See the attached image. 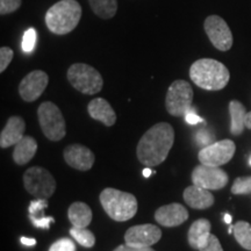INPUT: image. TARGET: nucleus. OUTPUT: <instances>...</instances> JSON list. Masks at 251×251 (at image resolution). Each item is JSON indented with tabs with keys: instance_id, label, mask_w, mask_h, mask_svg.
<instances>
[{
	"instance_id": "1",
	"label": "nucleus",
	"mask_w": 251,
	"mask_h": 251,
	"mask_svg": "<svg viewBox=\"0 0 251 251\" xmlns=\"http://www.w3.org/2000/svg\"><path fill=\"white\" fill-rule=\"evenodd\" d=\"M174 141L175 130L170 124H156L141 137L136 149L137 158L149 168L162 164L170 152Z\"/></svg>"
},
{
	"instance_id": "2",
	"label": "nucleus",
	"mask_w": 251,
	"mask_h": 251,
	"mask_svg": "<svg viewBox=\"0 0 251 251\" xmlns=\"http://www.w3.org/2000/svg\"><path fill=\"white\" fill-rule=\"evenodd\" d=\"M190 77L200 89L220 91L227 86L230 74L221 62L213 58H201L191 65Z\"/></svg>"
},
{
	"instance_id": "3",
	"label": "nucleus",
	"mask_w": 251,
	"mask_h": 251,
	"mask_svg": "<svg viewBox=\"0 0 251 251\" xmlns=\"http://www.w3.org/2000/svg\"><path fill=\"white\" fill-rule=\"evenodd\" d=\"M81 7L77 0H61L52 5L46 13V25L56 35H65L78 26Z\"/></svg>"
},
{
	"instance_id": "4",
	"label": "nucleus",
	"mask_w": 251,
	"mask_h": 251,
	"mask_svg": "<svg viewBox=\"0 0 251 251\" xmlns=\"http://www.w3.org/2000/svg\"><path fill=\"white\" fill-rule=\"evenodd\" d=\"M99 199L103 211L114 221H128L137 212V200L131 193L107 187L100 193Z\"/></svg>"
},
{
	"instance_id": "5",
	"label": "nucleus",
	"mask_w": 251,
	"mask_h": 251,
	"mask_svg": "<svg viewBox=\"0 0 251 251\" xmlns=\"http://www.w3.org/2000/svg\"><path fill=\"white\" fill-rule=\"evenodd\" d=\"M40 127L47 139L57 142L64 139L67 134V125L62 112L54 102L46 101L40 105L37 109Z\"/></svg>"
},
{
	"instance_id": "6",
	"label": "nucleus",
	"mask_w": 251,
	"mask_h": 251,
	"mask_svg": "<svg viewBox=\"0 0 251 251\" xmlns=\"http://www.w3.org/2000/svg\"><path fill=\"white\" fill-rule=\"evenodd\" d=\"M68 80L75 89L84 94L98 93L103 85L102 77L98 70L84 63H76L69 68Z\"/></svg>"
},
{
	"instance_id": "7",
	"label": "nucleus",
	"mask_w": 251,
	"mask_h": 251,
	"mask_svg": "<svg viewBox=\"0 0 251 251\" xmlns=\"http://www.w3.org/2000/svg\"><path fill=\"white\" fill-rule=\"evenodd\" d=\"M193 90L186 80H176L169 87L165 98L166 111L174 117H185L192 108Z\"/></svg>"
},
{
	"instance_id": "8",
	"label": "nucleus",
	"mask_w": 251,
	"mask_h": 251,
	"mask_svg": "<svg viewBox=\"0 0 251 251\" xmlns=\"http://www.w3.org/2000/svg\"><path fill=\"white\" fill-rule=\"evenodd\" d=\"M24 185L27 192L37 199H48L56 190V181L45 168L33 166L24 174Z\"/></svg>"
},
{
	"instance_id": "9",
	"label": "nucleus",
	"mask_w": 251,
	"mask_h": 251,
	"mask_svg": "<svg viewBox=\"0 0 251 251\" xmlns=\"http://www.w3.org/2000/svg\"><path fill=\"white\" fill-rule=\"evenodd\" d=\"M236 151V146L231 140L215 141L199 151L198 158L201 164L209 166H221L231 161Z\"/></svg>"
},
{
	"instance_id": "10",
	"label": "nucleus",
	"mask_w": 251,
	"mask_h": 251,
	"mask_svg": "<svg viewBox=\"0 0 251 251\" xmlns=\"http://www.w3.org/2000/svg\"><path fill=\"white\" fill-rule=\"evenodd\" d=\"M192 183L206 190H221L228 184L227 172L220 166H209L200 163L192 172Z\"/></svg>"
},
{
	"instance_id": "11",
	"label": "nucleus",
	"mask_w": 251,
	"mask_h": 251,
	"mask_svg": "<svg viewBox=\"0 0 251 251\" xmlns=\"http://www.w3.org/2000/svg\"><path fill=\"white\" fill-rule=\"evenodd\" d=\"M203 28L212 45L220 51H228L233 47V34L227 23L221 17H208L205 20Z\"/></svg>"
},
{
	"instance_id": "12",
	"label": "nucleus",
	"mask_w": 251,
	"mask_h": 251,
	"mask_svg": "<svg viewBox=\"0 0 251 251\" xmlns=\"http://www.w3.org/2000/svg\"><path fill=\"white\" fill-rule=\"evenodd\" d=\"M161 237L162 231L157 226L137 225L126 231L125 242L133 247H151L158 242Z\"/></svg>"
},
{
	"instance_id": "13",
	"label": "nucleus",
	"mask_w": 251,
	"mask_h": 251,
	"mask_svg": "<svg viewBox=\"0 0 251 251\" xmlns=\"http://www.w3.org/2000/svg\"><path fill=\"white\" fill-rule=\"evenodd\" d=\"M49 77L45 71L35 70L28 74L19 85V93L25 101H35L45 92Z\"/></svg>"
},
{
	"instance_id": "14",
	"label": "nucleus",
	"mask_w": 251,
	"mask_h": 251,
	"mask_svg": "<svg viewBox=\"0 0 251 251\" xmlns=\"http://www.w3.org/2000/svg\"><path fill=\"white\" fill-rule=\"evenodd\" d=\"M65 162L71 168L79 171H87L92 168L96 161L94 153L81 144H71L63 152Z\"/></svg>"
},
{
	"instance_id": "15",
	"label": "nucleus",
	"mask_w": 251,
	"mask_h": 251,
	"mask_svg": "<svg viewBox=\"0 0 251 251\" xmlns=\"http://www.w3.org/2000/svg\"><path fill=\"white\" fill-rule=\"evenodd\" d=\"M155 219L164 227H177L188 219V212L180 203H170L159 207L155 212Z\"/></svg>"
},
{
	"instance_id": "16",
	"label": "nucleus",
	"mask_w": 251,
	"mask_h": 251,
	"mask_svg": "<svg viewBox=\"0 0 251 251\" xmlns=\"http://www.w3.org/2000/svg\"><path fill=\"white\" fill-rule=\"evenodd\" d=\"M26 124L20 117H11L0 134V147L2 149L15 146L25 136Z\"/></svg>"
},
{
	"instance_id": "17",
	"label": "nucleus",
	"mask_w": 251,
	"mask_h": 251,
	"mask_svg": "<svg viewBox=\"0 0 251 251\" xmlns=\"http://www.w3.org/2000/svg\"><path fill=\"white\" fill-rule=\"evenodd\" d=\"M184 200L188 206L194 209H206L213 206L214 203V196L211 191L206 190L197 185H191L185 188Z\"/></svg>"
},
{
	"instance_id": "18",
	"label": "nucleus",
	"mask_w": 251,
	"mask_h": 251,
	"mask_svg": "<svg viewBox=\"0 0 251 251\" xmlns=\"http://www.w3.org/2000/svg\"><path fill=\"white\" fill-rule=\"evenodd\" d=\"M87 111H89L91 118L102 122L107 127H111L117 121V114H115L114 109L112 108L107 100L102 98L91 100L89 106H87Z\"/></svg>"
},
{
	"instance_id": "19",
	"label": "nucleus",
	"mask_w": 251,
	"mask_h": 251,
	"mask_svg": "<svg viewBox=\"0 0 251 251\" xmlns=\"http://www.w3.org/2000/svg\"><path fill=\"white\" fill-rule=\"evenodd\" d=\"M211 222L207 219H199L194 221L188 229V244L193 249L199 250L211 236Z\"/></svg>"
},
{
	"instance_id": "20",
	"label": "nucleus",
	"mask_w": 251,
	"mask_h": 251,
	"mask_svg": "<svg viewBox=\"0 0 251 251\" xmlns=\"http://www.w3.org/2000/svg\"><path fill=\"white\" fill-rule=\"evenodd\" d=\"M48 207V200L47 199H37L29 203V219L31 224L36 228L49 229L50 224L55 222L52 216H47L45 214V209Z\"/></svg>"
},
{
	"instance_id": "21",
	"label": "nucleus",
	"mask_w": 251,
	"mask_h": 251,
	"mask_svg": "<svg viewBox=\"0 0 251 251\" xmlns=\"http://www.w3.org/2000/svg\"><path fill=\"white\" fill-rule=\"evenodd\" d=\"M37 150L36 141L31 136H24L14 146L13 159L18 165H25L35 156Z\"/></svg>"
},
{
	"instance_id": "22",
	"label": "nucleus",
	"mask_w": 251,
	"mask_h": 251,
	"mask_svg": "<svg viewBox=\"0 0 251 251\" xmlns=\"http://www.w3.org/2000/svg\"><path fill=\"white\" fill-rule=\"evenodd\" d=\"M68 216L74 227L86 228L92 221V211L86 203L78 201L69 207Z\"/></svg>"
},
{
	"instance_id": "23",
	"label": "nucleus",
	"mask_w": 251,
	"mask_h": 251,
	"mask_svg": "<svg viewBox=\"0 0 251 251\" xmlns=\"http://www.w3.org/2000/svg\"><path fill=\"white\" fill-rule=\"evenodd\" d=\"M229 114H230V133L238 136L246 128L247 111L242 102L231 100L229 102Z\"/></svg>"
},
{
	"instance_id": "24",
	"label": "nucleus",
	"mask_w": 251,
	"mask_h": 251,
	"mask_svg": "<svg viewBox=\"0 0 251 251\" xmlns=\"http://www.w3.org/2000/svg\"><path fill=\"white\" fill-rule=\"evenodd\" d=\"M94 14L101 19H112L117 14V0H89Z\"/></svg>"
},
{
	"instance_id": "25",
	"label": "nucleus",
	"mask_w": 251,
	"mask_h": 251,
	"mask_svg": "<svg viewBox=\"0 0 251 251\" xmlns=\"http://www.w3.org/2000/svg\"><path fill=\"white\" fill-rule=\"evenodd\" d=\"M234 236L237 243L247 250H251V225L246 221H238L234 225Z\"/></svg>"
},
{
	"instance_id": "26",
	"label": "nucleus",
	"mask_w": 251,
	"mask_h": 251,
	"mask_svg": "<svg viewBox=\"0 0 251 251\" xmlns=\"http://www.w3.org/2000/svg\"><path fill=\"white\" fill-rule=\"evenodd\" d=\"M70 235L84 248H92L96 243V237L93 233L86 228H71Z\"/></svg>"
},
{
	"instance_id": "27",
	"label": "nucleus",
	"mask_w": 251,
	"mask_h": 251,
	"mask_svg": "<svg viewBox=\"0 0 251 251\" xmlns=\"http://www.w3.org/2000/svg\"><path fill=\"white\" fill-rule=\"evenodd\" d=\"M233 194H251V176L238 177L231 186Z\"/></svg>"
},
{
	"instance_id": "28",
	"label": "nucleus",
	"mask_w": 251,
	"mask_h": 251,
	"mask_svg": "<svg viewBox=\"0 0 251 251\" xmlns=\"http://www.w3.org/2000/svg\"><path fill=\"white\" fill-rule=\"evenodd\" d=\"M36 43V30L34 28H29L26 30V33L24 34V40H23V50L27 54H29L35 48Z\"/></svg>"
},
{
	"instance_id": "29",
	"label": "nucleus",
	"mask_w": 251,
	"mask_h": 251,
	"mask_svg": "<svg viewBox=\"0 0 251 251\" xmlns=\"http://www.w3.org/2000/svg\"><path fill=\"white\" fill-rule=\"evenodd\" d=\"M49 251H76V246L70 238H61L51 244Z\"/></svg>"
},
{
	"instance_id": "30",
	"label": "nucleus",
	"mask_w": 251,
	"mask_h": 251,
	"mask_svg": "<svg viewBox=\"0 0 251 251\" xmlns=\"http://www.w3.org/2000/svg\"><path fill=\"white\" fill-rule=\"evenodd\" d=\"M23 0H0V14L13 13L21 6Z\"/></svg>"
},
{
	"instance_id": "31",
	"label": "nucleus",
	"mask_w": 251,
	"mask_h": 251,
	"mask_svg": "<svg viewBox=\"0 0 251 251\" xmlns=\"http://www.w3.org/2000/svg\"><path fill=\"white\" fill-rule=\"evenodd\" d=\"M13 55L14 52L11 48L1 47V49H0V72H4L7 69L9 63L13 59Z\"/></svg>"
},
{
	"instance_id": "32",
	"label": "nucleus",
	"mask_w": 251,
	"mask_h": 251,
	"mask_svg": "<svg viewBox=\"0 0 251 251\" xmlns=\"http://www.w3.org/2000/svg\"><path fill=\"white\" fill-rule=\"evenodd\" d=\"M196 139H197L198 144L203 147V148L207 146H209V144L215 142L214 134H212L211 131L207 130V129H201V130L198 131L196 135Z\"/></svg>"
},
{
	"instance_id": "33",
	"label": "nucleus",
	"mask_w": 251,
	"mask_h": 251,
	"mask_svg": "<svg viewBox=\"0 0 251 251\" xmlns=\"http://www.w3.org/2000/svg\"><path fill=\"white\" fill-rule=\"evenodd\" d=\"M199 251H224V249H222V246L221 243H220L219 238L216 237L215 235L211 234L208 241L200 248Z\"/></svg>"
},
{
	"instance_id": "34",
	"label": "nucleus",
	"mask_w": 251,
	"mask_h": 251,
	"mask_svg": "<svg viewBox=\"0 0 251 251\" xmlns=\"http://www.w3.org/2000/svg\"><path fill=\"white\" fill-rule=\"evenodd\" d=\"M185 121H186L188 125H197V124H200V122H203V119L200 118L199 115H198L197 113L191 108L190 111L185 114Z\"/></svg>"
},
{
	"instance_id": "35",
	"label": "nucleus",
	"mask_w": 251,
	"mask_h": 251,
	"mask_svg": "<svg viewBox=\"0 0 251 251\" xmlns=\"http://www.w3.org/2000/svg\"><path fill=\"white\" fill-rule=\"evenodd\" d=\"M114 251H155L150 247H133L129 244H121Z\"/></svg>"
},
{
	"instance_id": "36",
	"label": "nucleus",
	"mask_w": 251,
	"mask_h": 251,
	"mask_svg": "<svg viewBox=\"0 0 251 251\" xmlns=\"http://www.w3.org/2000/svg\"><path fill=\"white\" fill-rule=\"evenodd\" d=\"M21 243L27 247H34L36 244L35 238H28V237H21Z\"/></svg>"
},
{
	"instance_id": "37",
	"label": "nucleus",
	"mask_w": 251,
	"mask_h": 251,
	"mask_svg": "<svg viewBox=\"0 0 251 251\" xmlns=\"http://www.w3.org/2000/svg\"><path fill=\"white\" fill-rule=\"evenodd\" d=\"M246 127L248 129L251 130V112L247 113V118H246Z\"/></svg>"
},
{
	"instance_id": "38",
	"label": "nucleus",
	"mask_w": 251,
	"mask_h": 251,
	"mask_svg": "<svg viewBox=\"0 0 251 251\" xmlns=\"http://www.w3.org/2000/svg\"><path fill=\"white\" fill-rule=\"evenodd\" d=\"M151 174H152V170L149 168V166H147V168L143 170V176L146 178H149L150 176H151Z\"/></svg>"
},
{
	"instance_id": "39",
	"label": "nucleus",
	"mask_w": 251,
	"mask_h": 251,
	"mask_svg": "<svg viewBox=\"0 0 251 251\" xmlns=\"http://www.w3.org/2000/svg\"><path fill=\"white\" fill-rule=\"evenodd\" d=\"M224 220H225L226 224H231V215H229V214H225V218H224Z\"/></svg>"
},
{
	"instance_id": "40",
	"label": "nucleus",
	"mask_w": 251,
	"mask_h": 251,
	"mask_svg": "<svg viewBox=\"0 0 251 251\" xmlns=\"http://www.w3.org/2000/svg\"><path fill=\"white\" fill-rule=\"evenodd\" d=\"M249 164L251 165V157H250V159H249Z\"/></svg>"
}]
</instances>
